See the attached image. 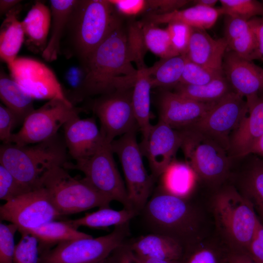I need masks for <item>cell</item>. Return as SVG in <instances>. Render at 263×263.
<instances>
[{"label":"cell","mask_w":263,"mask_h":263,"mask_svg":"<svg viewBox=\"0 0 263 263\" xmlns=\"http://www.w3.org/2000/svg\"><path fill=\"white\" fill-rule=\"evenodd\" d=\"M67 150L63 137L58 134L38 143L19 146L2 144L0 164L29 190L40 187L43 175L56 167L68 162Z\"/></svg>","instance_id":"obj_2"},{"label":"cell","mask_w":263,"mask_h":263,"mask_svg":"<svg viewBox=\"0 0 263 263\" xmlns=\"http://www.w3.org/2000/svg\"><path fill=\"white\" fill-rule=\"evenodd\" d=\"M227 51L224 38L214 39L205 30L193 28L186 55L190 61L214 70H223Z\"/></svg>","instance_id":"obj_21"},{"label":"cell","mask_w":263,"mask_h":263,"mask_svg":"<svg viewBox=\"0 0 263 263\" xmlns=\"http://www.w3.org/2000/svg\"><path fill=\"white\" fill-rule=\"evenodd\" d=\"M18 231L15 224H0V263H13L16 247L14 236Z\"/></svg>","instance_id":"obj_44"},{"label":"cell","mask_w":263,"mask_h":263,"mask_svg":"<svg viewBox=\"0 0 263 263\" xmlns=\"http://www.w3.org/2000/svg\"><path fill=\"white\" fill-rule=\"evenodd\" d=\"M224 75L223 70L208 68L193 63L188 59L180 83L191 85H202Z\"/></svg>","instance_id":"obj_39"},{"label":"cell","mask_w":263,"mask_h":263,"mask_svg":"<svg viewBox=\"0 0 263 263\" xmlns=\"http://www.w3.org/2000/svg\"><path fill=\"white\" fill-rule=\"evenodd\" d=\"M224 35L227 50L249 61L260 60L257 39L248 20L225 16Z\"/></svg>","instance_id":"obj_22"},{"label":"cell","mask_w":263,"mask_h":263,"mask_svg":"<svg viewBox=\"0 0 263 263\" xmlns=\"http://www.w3.org/2000/svg\"><path fill=\"white\" fill-rule=\"evenodd\" d=\"M28 189L0 164V199L8 202L29 191Z\"/></svg>","instance_id":"obj_42"},{"label":"cell","mask_w":263,"mask_h":263,"mask_svg":"<svg viewBox=\"0 0 263 263\" xmlns=\"http://www.w3.org/2000/svg\"><path fill=\"white\" fill-rule=\"evenodd\" d=\"M21 238L16 245L13 263H38V241L33 235L20 233Z\"/></svg>","instance_id":"obj_40"},{"label":"cell","mask_w":263,"mask_h":263,"mask_svg":"<svg viewBox=\"0 0 263 263\" xmlns=\"http://www.w3.org/2000/svg\"><path fill=\"white\" fill-rule=\"evenodd\" d=\"M257 41L260 60L263 62V17H257L248 20Z\"/></svg>","instance_id":"obj_50"},{"label":"cell","mask_w":263,"mask_h":263,"mask_svg":"<svg viewBox=\"0 0 263 263\" xmlns=\"http://www.w3.org/2000/svg\"><path fill=\"white\" fill-rule=\"evenodd\" d=\"M248 111L246 101L232 91L215 102L199 121L186 129L202 133L227 150L230 133L236 130Z\"/></svg>","instance_id":"obj_12"},{"label":"cell","mask_w":263,"mask_h":263,"mask_svg":"<svg viewBox=\"0 0 263 263\" xmlns=\"http://www.w3.org/2000/svg\"><path fill=\"white\" fill-rule=\"evenodd\" d=\"M20 10L18 4L9 11L0 29V56L7 65L18 57L25 38L22 23L18 18Z\"/></svg>","instance_id":"obj_28"},{"label":"cell","mask_w":263,"mask_h":263,"mask_svg":"<svg viewBox=\"0 0 263 263\" xmlns=\"http://www.w3.org/2000/svg\"><path fill=\"white\" fill-rule=\"evenodd\" d=\"M137 130L121 136L110 145L120 162L132 207L140 214L149 199L155 180L145 168L143 155L137 141Z\"/></svg>","instance_id":"obj_8"},{"label":"cell","mask_w":263,"mask_h":263,"mask_svg":"<svg viewBox=\"0 0 263 263\" xmlns=\"http://www.w3.org/2000/svg\"><path fill=\"white\" fill-rule=\"evenodd\" d=\"M246 252L258 263H263V224L260 220Z\"/></svg>","instance_id":"obj_48"},{"label":"cell","mask_w":263,"mask_h":263,"mask_svg":"<svg viewBox=\"0 0 263 263\" xmlns=\"http://www.w3.org/2000/svg\"><path fill=\"white\" fill-rule=\"evenodd\" d=\"M120 16L133 17L148 10V0H109Z\"/></svg>","instance_id":"obj_45"},{"label":"cell","mask_w":263,"mask_h":263,"mask_svg":"<svg viewBox=\"0 0 263 263\" xmlns=\"http://www.w3.org/2000/svg\"><path fill=\"white\" fill-rule=\"evenodd\" d=\"M133 253L139 256L172 261L181 258L184 247L177 240L156 233L142 235L128 243Z\"/></svg>","instance_id":"obj_24"},{"label":"cell","mask_w":263,"mask_h":263,"mask_svg":"<svg viewBox=\"0 0 263 263\" xmlns=\"http://www.w3.org/2000/svg\"><path fill=\"white\" fill-rule=\"evenodd\" d=\"M227 263H258L245 251L229 250Z\"/></svg>","instance_id":"obj_51"},{"label":"cell","mask_w":263,"mask_h":263,"mask_svg":"<svg viewBox=\"0 0 263 263\" xmlns=\"http://www.w3.org/2000/svg\"><path fill=\"white\" fill-rule=\"evenodd\" d=\"M111 145L106 143L92 156L75 160V163L68 161L63 168L82 172L85 180L102 195L112 201L121 203L124 208L134 209L115 163Z\"/></svg>","instance_id":"obj_9"},{"label":"cell","mask_w":263,"mask_h":263,"mask_svg":"<svg viewBox=\"0 0 263 263\" xmlns=\"http://www.w3.org/2000/svg\"><path fill=\"white\" fill-rule=\"evenodd\" d=\"M148 50L159 56L167 58L179 55L174 48L167 29H162L150 23L141 21Z\"/></svg>","instance_id":"obj_35"},{"label":"cell","mask_w":263,"mask_h":263,"mask_svg":"<svg viewBox=\"0 0 263 263\" xmlns=\"http://www.w3.org/2000/svg\"><path fill=\"white\" fill-rule=\"evenodd\" d=\"M228 251L195 242L184 247L178 263H227Z\"/></svg>","instance_id":"obj_36"},{"label":"cell","mask_w":263,"mask_h":263,"mask_svg":"<svg viewBox=\"0 0 263 263\" xmlns=\"http://www.w3.org/2000/svg\"><path fill=\"white\" fill-rule=\"evenodd\" d=\"M21 0H0V15L6 14L9 11L19 4Z\"/></svg>","instance_id":"obj_53"},{"label":"cell","mask_w":263,"mask_h":263,"mask_svg":"<svg viewBox=\"0 0 263 263\" xmlns=\"http://www.w3.org/2000/svg\"><path fill=\"white\" fill-rule=\"evenodd\" d=\"M131 257L134 263H178V261L163 260L139 256L133 253L132 251Z\"/></svg>","instance_id":"obj_52"},{"label":"cell","mask_w":263,"mask_h":263,"mask_svg":"<svg viewBox=\"0 0 263 263\" xmlns=\"http://www.w3.org/2000/svg\"><path fill=\"white\" fill-rule=\"evenodd\" d=\"M0 98L4 106L15 115L19 124L23 123L35 110L34 99L3 71L0 75Z\"/></svg>","instance_id":"obj_30"},{"label":"cell","mask_w":263,"mask_h":263,"mask_svg":"<svg viewBox=\"0 0 263 263\" xmlns=\"http://www.w3.org/2000/svg\"><path fill=\"white\" fill-rule=\"evenodd\" d=\"M8 66L12 78L34 99L58 98L72 103L54 72L43 62L18 57Z\"/></svg>","instance_id":"obj_15"},{"label":"cell","mask_w":263,"mask_h":263,"mask_svg":"<svg viewBox=\"0 0 263 263\" xmlns=\"http://www.w3.org/2000/svg\"><path fill=\"white\" fill-rule=\"evenodd\" d=\"M180 132L159 120L152 126L147 137L139 144L143 156L148 161L155 180L157 179L170 164L181 147Z\"/></svg>","instance_id":"obj_16"},{"label":"cell","mask_w":263,"mask_h":263,"mask_svg":"<svg viewBox=\"0 0 263 263\" xmlns=\"http://www.w3.org/2000/svg\"></svg>","instance_id":"obj_56"},{"label":"cell","mask_w":263,"mask_h":263,"mask_svg":"<svg viewBox=\"0 0 263 263\" xmlns=\"http://www.w3.org/2000/svg\"><path fill=\"white\" fill-rule=\"evenodd\" d=\"M101 263H134L128 243L125 242L117 247Z\"/></svg>","instance_id":"obj_49"},{"label":"cell","mask_w":263,"mask_h":263,"mask_svg":"<svg viewBox=\"0 0 263 263\" xmlns=\"http://www.w3.org/2000/svg\"><path fill=\"white\" fill-rule=\"evenodd\" d=\"M152 88L148 68L138 71L132 87V101L139 129L145 139L152 126L150 124V90Z\"/></svg>","instance_id":"obj_29"},{"label":"cell","mask_w":263,"mask_h":263,"mask_svg":"<svg viewBox=\"0 0 263 263\" xmlns=\"http://www.w3.org/2000/svg\"><path fill=\"white\" fill-rule=\"evenodd\" d=\"M82 66L84 78L75 101L133 87L138 71L132 65L122 23L109 34Z\"/></svg>","instance_id":"obj_1"},{"label":"cell","mask_w":263,"mask_h":263,"mask_svg":"<svg viewBox=\"0 0 263 263\" xmlns=\"http://www.w3.org/2000/svg\"><path fill=\"white\" fill-rule=\"evenodd\" d=\"M132 88L121 89L100 95L92 106L98 118L100 130L106 142L138 129L132 105Z\"/></svg>","instance_id":"obj_13"},{"label":"cell","mask_w":263,"mask_h":263,"mask_svg":"<svg viewBox=\"0 0 263 263\" xmlns=\"http://www.w3.org/2000/svg\"><path fill=\"white\" fill-rule=\"evenodd\" d=\"M194 173L188 163L172 161L160 176V188L166 192L182 197H185L190 192Z\"/></svg>","instance_id":"obj_32"},{"label":"cell","mask_w":263,"mask_h":263,"mask_svg":"<svg viewBox=\"0 0 263 263\" xmlns=\"http://www.w3.org/2000/svg\"><path fill=\"white\" fill-rule=\"evenodd\" d=\"M139 213L133 209L123 208L116 210L110 207L99 208L97 211L86 213L84 216L67 221L74 227L80 226L94 228H107L111 226H117L128 223Z\"/></svg>","instance_id":"obj_31"},{"label":"cell","mask_w":263,"mask_h":263,"mask_svg":"<svg viewBox=\"0 0 263 263\" xmlns=\"http://www.w3.org/2000/svg\"><path fill=\"white\" fill-rule=\"evenodd\" d=\"M246 197L263 219V166L255 167L249 173L245 184Z\"/></svg>","instance_id":"obj_41"},{"label":"cell","mask_w":263,"mask_h":263,"mask_svg":"<svg viewBox=\"0 0 263 263\" xmlns=\"http://www.w3.org/2000/svg\"><path fill=\"white\" fill-rule=\"evenodd\" d=\"M248 111L233 132L228 150L235 157H243L251 150L263 134V99L246 102Z\"/></svg>","instance_id":"obj_20"},{"label":"cell","mask_w":263,"mask_h":263,"mask_svg":"<svg viewBox=\"0 0 263 263\" xmlns=\"http://www.w3.org/2000/svg\"><path fill=\"white\" fill-rule=\"evenodd\" d=\"M140 213L150 232L172 237L184 247L195 242L196 214L185 197L173 195L159 188Z\"/></svg>","instance_id":"obj_4"},{"label":"cell","mask_w":263,"mask_h":263,"mask_svg":"<svg viewBox=\"0 0 263 263\" xmlns=\"http://www.w3.org/2000/svg\"><path fill=\"white\" fill-rule=\"evenodd\" d=\"M180 132L181 147L195 175L209 182L218 181L226 176L230 162L224 148L196 130L188 128Z\"/></svg>","instance_id":"obj_11"},{"label":"cell","mask_w":263,"mask_h":263,"mask_svg":"<svg viewBox=\"0 0 263 263\" xmlns=\"http://www.w3.org/2000/svg\"><path fill=\"white\" fill-rule=\"evenodd\" d=\"M190 0H148L149 13L166 14L179 10Z\"/></svg>","instance_id":"obj_47"},{"label":"cell","mask_w":263,"mask_h":263,"mask_svg":"<svg viewBox=\"0 0 263 263\" xmlns=\"http://www.w3.org/2000/svg\"><path fill=\"white\" fill-rule=\"evenodd\" d=\"M126 32L128 50L132 62L136 64L138 71L147 68L144 58L148 49L141 22L130 21Z\"/></svg>","instance_id":"obj_37"},{"label":"cell","mask_w":263,"mask_h":263,"mask_svg":"<svg viewBox=\"0 0 263 263\" xmlns=\"http://www.w3.org/2000/svg\"><path fill=\"white\" fill-rule=\"evenodd\" d=\"M213 207L229 249L246 251L259 220L252 204L236 190L228 188L216 195Z\"/></svg>","instance_id":"obj_5"},{"label":"cell","mask_w":263,"mask_h":263,"mask_svg":"<svg viewBox=\"0 0 263 263\" xmlns=\"http://www.w3.org/2000/svg\"><path fill=\"white\" fill-rule=\"evenodd\" d=\"M223 71L233 91L245 97L246 101L257 97L263 89V68L231 51L225 52Z\"/></svg>","instance_id":"obj_19"},{"label":"cell","mask_w":263,"mask_h":263,"mask_svg":"<svg viewBox=\"0 0 263 263\" xmlns=\"http://www.w3.org/2000/svg\"><path fill=\"white\" fill-rule=\"evenodd\" d=\"M82 111L60 99L49 100L25 118L19 132L13 133L10 143L26 146L50 139L58 134V130L69 119Z\"/></svg>","instance_id":"obj_10"},{"label":"cell","mask_w":263,"mask_h":263,"mask_svg":"<svg viewBox=\"0 0 263 263\" xmlns=\"http://www.w3.org/2000/svg\"><path fill=\"white\" fill-rule=\"evenodd\" d=\"M51 21V9L42 2L36 1L21 21L30 49L42 53L48 42Z\"/></svg>","instance_id":"obj_25"},{"label":"cell","mask_w":263,"mask_h":263,"mask_svg":"<svg viewBox=\"0 0 263 263\" xmlns=\"http://www.w3.org/2000/svg\"><path fill=\"white\" fill-rule=\"evenodd\" d=\"M19 124L15 115L4 105H0V140L3 144L10 143L12 130Z\"/></svg>","instance_id":"obj_46"},{"label":"cell","mask_w":263,"mask_h":263,"mask_svg":"<svg viewBox=\"0 0 263 263\" xmlns=\"http://www.w3.org/2000/svg\"><path fill=\"white\" fill-rule=\"evenodd\" d=\"M223 15L220 8H208L197 5L166 14L148 13L143 22L157 25L172 22L185 23L193 28L207 30L211 28Z\"/></svg>","instance_id":"obj_23"},{"label":"cell","mask_w":263,"mask_h":263,"mask_svg":"<svg viewBox=\"0 0 263 263\" xmlns=\"http://www.w3.org/2000/svg\"><path fill=\"white\" fill-rule=\"evenodd\" d=\"M251 153H257L263 156V134L252 149Z\"/></svg>","instance_id":"obj_55"},{"label":"cell","mask_w":263,"mask_h":263,"mask_svg":"<svg viewBox=\"0 0 263 263\" xmlns=\"http://www.w3.org/2000/svg\"><path fill=\"white\" fill-rule=\"evenodd\" d=\"M41 184L48 191L53 204L61 216L97 207H110L112 202L84 178L78 179L72 177L62 167L48 170L42 176Z\"/></svg>","instance_id":"obj_6"},{"label":"cell","mask_w":263,"mask_h":263,"mask_svg":"<svg viewBox=\"0 0 263 263\" xmlns=\"http://www.w3.org/2000/svg\"><path fill=\"white\" fill-rule=\"evenodd\" d=\"M186 55L161 58L152 67L148 68L152 88L174 87L180 83L185 64Z\"/></svg>","instance_id":"obj_34"},{"label":"cell","mask_w":263,"mask_h":263,"mask_svg":"<svg viewBox=\"0 0 263 263\" xmlns=\"http://www.w3.org/2000/svg\"><path fill=\"white\" fill-rule=\"evenodd\" d=\"M173 88L176 93L203 103L215 102L233 91L224 75L204 85H191L179 83Z\"/></svg>","instance_id":"obj_33"},{"label":"cell","mask_w":263,"mask_h":263,"mask_svg":"<svg viewBox=\"0 0 263 263\" xmlns=\"http://www.w3.org/2000/svg\"><path fill=\"white\" fill-rule=\"evenodd\" d=\"M34 236L38 241L39 255L51 249L53 246L63 242L93 237L91 235L79 231L72 226L67 221H51L39 226L21 230Z\"/></svg>","instance_id":"obj_27"},{"label":"cell","mask_w":263,"mask_h":263,"mask_svg":"<svg viewBox=\"0 0 263 263\" xmlns=\"http://www.w3.org/2000/svg\"><path fill=\"white\" fill-rule=\"evenodd\" d=\"M61 216L43 186L25 192L0 207V220L16 225L18 231L38 227Z\"/></svg>","instance_id":"obj_14"},{"label":"cell","mask_w":263,"mask_h":263,"mask_svg":"<svg viewBox=\"0 0 263 263\" xmlns=\"http://www.w3.org/2000/svg\"><path fill=\"white\" fill-rule=\"evenodd\" d=\"M130 234L128 223L104 236L63 242L40 253L38 263H101Z\"/></svg>","instance_id":"obj_7"},{"label":"cell","mask_w":263,"mask_h":263,"mask_svg":"<svg viewBox=\"0 0 263 263\" xmlns=\"http://www.w3.org/2000/svg\"><path fill=\"white\" fill-rule=\"evenodd\" d=\"M77 0H51L52 16L51 34L47 45L41 53L46 61L56 60L60 53V40L66 30Z\"/></svg>","instance_id":"obj_26"},{"label":"cell","mask_w":263,"mask_h":263,"mask_svg":"<svg viewBox=\"0 0 263 263\" xmlns=\"http://www.w3.org/2000/svg\"><path fill=\"white\" fill-rule=\"evenodd\" d=\"M217 2V0H196L193 1L195 5L208 8H214Z\"/></svg>","instance_id":"obj_54"},{"label":"cell","mask_w":263,"mask_h":263,"mask_svg":"<svg viewBox=\"0 0 263 263\" xmlns=\"http://www.w3.org/2000/svg\"><path fill=\"white\" fill-rule=\"evenodd\" d=\"M166 29L176 51L179 55H186L192 28L182 22H172L168 24Z\"/></svg>","instance_id":"obj_43"},{"label":"cell","mask_w":263,"mask_h":263,"mask_svg":"<svg viewBox=\"0 0 263 263\" xmlns=\"http://www.w3.org/2000/svg\"><path fill=\"white\" fill-rule=\"evenodd\" d=\"M63 139L70 155L75 161L89 157L108 143L93 117L80 118L79 115L63 126Z\"/></svg>","instance_id":"obj_18"},{"label":"cell","mask_w":263,"mask_h":263,"mask_svg":"<svg viewBox=\"0 0 263 263\" xmlns=\"http://www.w3.org/2000/svg\"><path fill=\"white\" fill-rule=\"evenodd\" d=\"M223 15L246 20L263 17V3L256 0H220Z\"/></svg>","instance_id":"obj_38"},{"label":"cell","mask_w":263,"mask_h":263,"mask_svg":"<svg viewBox=\"0 0 263 263\" xmlns=\"http://www.w3.org/2000/svg\"><path fill=\"white\" fill-rule=\"evenodd\" d=\"M119 16L109 0H77L66 30L82 63L122 23Z\"/></svg>","instance_id":"obj_3"},{"label":"cell","mask_w":263,"mask_h":263,"mask_svg":"<svg viewBox=\"0 0 263 263\" xmlns=\"http://www.w3.org/2000/svg\"><path fill=\"white\" fill-rule=\"evenodd\" d=\"M214 103L196 101L174 92L164 90L159 98V120L174 129H185L199 121Z\"/></svg>","instance_id":"obj_17"}]
</instances>
